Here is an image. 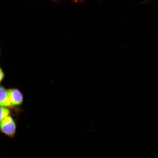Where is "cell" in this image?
<instances>
[{
    "label": "cell",
    "mask_w": 158,
    "mask_h": 158,
    "mask_svg": "<svg viewBox=\"0 0 158 158\" xmlns=\"http://www.w3.org/2000/svg\"><path fill=\"white\" fill-rule=\"evenodd\" d=\"M4 76V75L3 71L0 68V82L2 80Z\"/></svg>",
    "instance_id": "cell-5"
},
{
    "label": "cell",
    "mask_w": 158,
    "mask_h": 158,
    "mask_svg": "<svg viewBox=\"0 0 158 158\" xmlns=\"http://www.w3.org/2000/svg\"><path fill=\"white\" fill-rule=\"evenodd\" d=\"M0 130L6 135L10 137L14 135L16 131V125L11 116H8L0 122Z\"/></svg>",
    "instance_id": "cell-1"
},
{
    "label": "cell",
    "mask_w": 158,
    "mask_h": 158,
    "mask_svg": "<svg viewBox=\"0 0 158 158\" xmlns=\"http://www.w3.org/2000/svg\"><path fill=\"white\" fill-rule=\"evenodd\" d=\"M12 106L8 96L7 91L4 88L1 87H0V106L7 108L11 107Z\"/></svg>",
    "instance_id": "cell-3"
},
{
    "label": "cell",
    "mask_w": 158,
    "mask_h": 158,
    "mask_svg": "<svg viewBox=\"0 0 158 158\" xmlns=\"http://www.w3.org/2000/svg\"><path fill=\"white\" fill-rule=\"evenodd\" d=\"M10 111L8 108L0 106V122L4 118L9 116Z\"/></svg>",
    "instance_id": "cell-4"
},
{
    "label": "cell",
    "mask_w": 158,
    "mask_h": 158,
    "mask_svg": "<svg viewBox=\"0 0 158 158\" xmlns=\"http://www.w3.org/2000/svg\"><path fill=\"white\" fill-rule=\"evenodd\" d=\"M7 91L8 96L13 106H19L23 103L22 94L17 89H10Z\"/></svg>",
    "instance_id": "cell-2"
}]
</instances>
